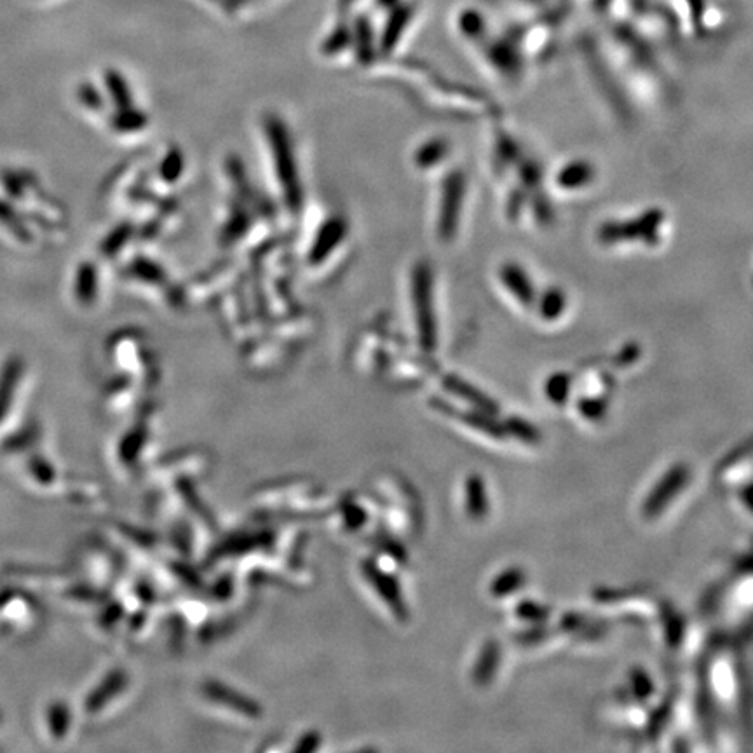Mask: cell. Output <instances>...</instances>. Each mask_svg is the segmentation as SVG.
Here are the masks:
<instances>
[{
  "mask_svg": "<svg viewBox=\"0 0 753 753\" xmlns=\"http://www.w3.org/2000/svg\"><path fill=\"white\" fill-rule=\"evenodd\" d=\"M267 135H269L272 159H274V166H276L279 182L285 192L286 201L290 206H299L302 190H300L299 173H297L290 136L278 119H271L267 123Z\"/></svg>",
  "mask_w": 753,
  "mask_h": 753,
  "instance_id": "cell-1",
  "label": "cell"
},
{
  "mask_svg": "<svg viewBox=\"0 0 753 753\" xmlns=\"http://www.w3.org/2000/svg\"><path fill=\"white\" fill-rule=\"evenodd\" d=\"M414 306L419 325H421L422 342L429 346L435 333L431 321V293H429V276L424 267H419L414 274Z\"/></svg>",
  "mask_w": 753,
  "mask_h": 753,
  "instance_id": "cell-2",
  "label": "cell"
},
{
  "mask_svg": "<svg viewBox=\"0 0 753 753\" xmlns=\"http://www.w3.org/2000/svg\"><path fill=\"white\" fill-rule=\"evenodd\" d=\"M363 572H365V576H367L368 581L374 586L380 597L384 598V602L396 612V616L401 619L407 618V607H405L400 588H398V584H396L393 577L386 576L372 562H365L363 564Z\"/></svg>",
  "mask_w": 753,
  "mask_h": 753,
  "instance_id": "cell-3",
  "label": "cell"
},
{
  "mask_svg": "<svg viewBox=\"0 0 753 753\" xmlns=\"http://www.w3.org/2000/svg\"><path fill=\"white\" fill-rule=\"evenodd\" d=\"M203 689L204 694L211 701L227 706V708H232L236 712L243 713L246 717L257 719V717H260V713H262L260 712V706L255 701H251V699L246 698L243 694H239V692L232 691L229 687L220 686L217 682H206V686Z\"/></svg>",
  "mask_w": 753,
  "mask_h": 753,
  "instance_id": "cell-4",
  "label": "cell"
},
{
  "mask_svg": "<svg viewBox=\"0 0 753 753\" xmlns=\"http://www.w3.org/2000/svg\"><path fill=\"white\" fill-rule=\"evenodd\" d=\"M344 236V224L339 220H332L325 225V229L319 234V239L313 246V260H321L325 258L333 246H337L340 243V239Z\"/></svg>",
  "mask_w": 753,
  "mask_h": 753,
  "instance_id": "cell-5",
  "label": "cell"
},
{
  "mask_svg": "<svg viewBox=\"0 0 753 753\" xmlns=\"http://www.w3.org/2000/svg\"><path fill=\"white\" fill-rule=\"evenodd\" d=\"M319 747L318 734L309 733L300 740L299 745L295 747V752H314Z\"/></svg>",
  "mask_w": 753,
  "mask_h": 753,
  "instance_id": "cell-6",
  "label": "cell"
},
{
  "mask_svg": "<svg viewBox=\"0 0 753 753\" xmlns=\"http://www.w3.org/2000/svg\"><path fill=\"white\" fill-rule=\"evenodd\" d=\"M110 82V89H114L116 91L117 96V102L119 103H128V89L124 88L123 82H121V79L117 77V75H110L109 77Z\"/></svg>",
  "mask_w": 753,
  "mask_h": 753,
  "instance_id": "cell-7",
  "label": "cell"
}]
</instances>
